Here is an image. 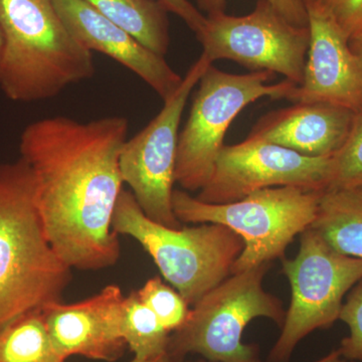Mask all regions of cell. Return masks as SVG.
Returning a JSON list of instances; mask_svg holds the SVG:
<instances>
[{
  "label": "cell",
  "instance_id": "obj_25",
  "mask_svg": "<svg viewBox=\"0 0 362 362\" xmlns=\"http://www.w3.org/2000/svg\"><path fill=\"white\" fill-rule=\"evenodd\" d=\"M162 6L177 16L197 35L206 25V16L202 13L189 0H158Z\"/></svg>",
  "mask_w": 362,
  "mask_h": 362
},
{
  "label": "cell",
  "instance_id": "obj_12",
  "mask_svg": "<svg viewBox=\"0 0 362 362\" xmlns=\"http://www.w3.org/2000/svg\"><path fill=\"white\" fill-rule=\"evenodd\" d=\"M310 42L303 82L287 100L325 103L362 115V68L349 37L329 16L306 1Z\"/></svg>",
  "mask_w": 362,
  "mask_h": 362
},
{
  "label": "cell",
  "instance_id": "obj_22",
  "mask_svg": "<svg viewBox=\"0 0 362 362\" xmlns=\"http://www.w3.org/2000/svg\"><path fill=\"white\" fill-rule=\"evenodd\" d=\"M349 328V335L343 338L339 351L347 361H362V279L346 295L339 319Z\"/></svg>",
  "mask_w": 362,
  "mask_h": 362
},
{
  "label": "cell",
  "instance_id": "obj_19",
  "mask_svg": "<svg viewBox=\"0 0 362 362\" xmlns=\"http://www.w3.org/2000/svg\"><path fill=\"white\" fill-rule=\"evenodd\" d=\"M121 332L126 345L137 358L151 359L168 356L170 333L140 300L137 291L131 292L129 296L124 299Z\"/></svg>",
  "mask_w": 362,
  "mask_h": 362
},
{
  "label": "cell",
  "instance_id": "obj_21",
  "mask_svg": "<svg viewBox=\"0 0 362 362\" xmlns=\"http://www.w3.org/2000/svg\"><path fill=\"white\" fill-rule=\"evenodd\" d=\"M332 158L333 175L327 190L362 187V115L356 116L346 142Z\"/></svg>",
  "mask_w": 362,
  "mask_h": 362
},
{
  "label": "cell",
  "instance_id": "obj_10",
  "mask_svg": "<svg viewBox=\"0 0 362 362\" xmlns=\"http://www.w3.org/2000/svg\"><path fill=\"white\" fill-rule=\"evenodd\" d=\"M213 65L202 54L190 66L177 90L164 101L163 108L146 127L126 140L121 150V175L138 206L150 220L168 228H180L173 206L175 183L178 130L190 93Z\"/></svg>",
  "mask_w": 362,
  "mask_h": 362
},
{
  "label": "cell",
  "instance_id": "obj_3",
  "mask_svg": "<svg viewBox=\"0 0 362 362\" xmlns=\"http://www.w3.org/2000/svg\"><path fill=\"white\" fill-rule=\"evenodd\" d=\"M0 89L16 102L52 99L95 75L93 52L64 25L54 0H0Z\"/></svg>",
  "mask_w": 362,
  "mask_h": 362
},
{
  "label": "cell",
  "instance_id": "obj_2",
  "mask_svg": "<svg viewBox=\"0 0 362 362\" xmlns=\"http://www.w3.org/2000/svg\"><path fill=\"white\" fill-rule=\"evenodd\" d=\"M71 281L37 211L32 169L21 157L0 164V330L62 302Z\"/></svg>",
  "mask_w": 362,
  "mask_h": 362
},
{
  "label": "cell",
  "instance_id": "obj_8",
  "mask_svg": "<svg viewBox=\"0 0 362 362\" xmlns=\"http://www.w3.org/2000/svg\"><path fill=\"white\" fill-rule=\"evenodd\" d=\"M291 287V302L270 361H289L295 347L317 329L339 319L343 299L362 279V259L337 252L314 228L300 235L294 259H281Z\"/></svg>",
  "mask_w": 362,
  "mask_h": 362
},
{
  "label": "cell",
  "instance_id": "obj_15",
  "mask_svg": "<svg viewBox=\"0 0 362 362\" xmlns=\"http://www.w3.org/2000/svg\"><path fill=\"white\" fill-rule=\"evenodd\" d=\"M356 114L325 103H294L262 117L247 137L313 158L333 157L351 132Z\"/></svg>",
  "mask_w": 362,
  "mask_h": 362
},
{
  "label": "cell",
  "instance_id": "obj_13",
  "mask_svg": "<svg viewBox=\"0 0 362 362\" xmlns=\"http://www.w3.org/2000/svg\"><path fill=\"white\" fill-rule=\"evenodd\" d=\"M125 296L119 286L108 285L94 296L77 302L49 305L42 310L54 347L64 358L83 356L113 362L123 356L121 332Z\"/></svg>",
  "mask_w": 362,
  "mask_h": 362
},
{
  "label": "cell",
  "instance_id": "obj_4",
  "mask_svg": "<svg viewBox=\"0 0 362 362\" xmlns=\"http://www.w3.org/2000/svg\"><path fill=\"white\" fill-rule=\"evenodd\" d=\"M112 230L141 245L162 277L194 305L232 275L244 240L218 223L168 228L150 220L132 192L123 189L112 218Z\"/></svg>",
  "mask_w": 362,
  "mask_h": 362
},
{
  "label": "cell",
  "instance_id": "obj_5",
  "mask_svg": "<svg viewBox=\"0 0 362 362\" xmlns=\"http://www.w3.org/2000/svg\"><path fill=\"white\" fill-rule=\"evenodd\" d=\"M324 192L297 187L265 188L230 204H206L185 190H173V211L181 223H218L244 240L233 264L240 273L283 259L298 235L313 225Z\"/></svg>",
  "mask_w": 362,
  "mask_h": 362
},
{
  "label": "cell",
  "instance_id": "obj_30",
  "mask_svg": "<svg viewBox=\"0 0 362 362\" xmlns=\"http://www.w3.org/2000/svg\"><path fill=\"white\" fill-rule=\"evenodd\" d=\"M173 362H185V361H173ZM187 362H211V361H187Z\"/></svg>",
  "mask_w": 362,
  "mask_h": 362
},
{
  "label": "cell",
  "instance_id": "obj_29",
  "mask_svg": "<svg viewBox=\"0 0 362 362\" xmlns=\"http://www.w3.org/2000/svg\"><path fill=\"white\" fill-rule=\"evenodd\" d=\"M2 47H4V37H2L1 30H0V56H1Z\"/></svg>",
  "mask_w": 362,
  "mask_h": 362
},
{
  "label": "cell",
  "instance_id": "obj_6",
  "mask_svg": "<svg viewBox=\"0 0 362 362\" xmlns=\"http://www.w3.org/2000/svg\"><path fill=\"white\" fill-rule=\"evenodd\" d=\"M270 265L232 274L197 301L187 322L169 337V362L189 354L211 362L259 361L258 346L243 342L245 328L256 318L282 327L286 315L282 302L264 290Z\"/></svg>",
  "mask_w": 362,
  "mask_h": 362
},
{
  "label": "cell",
  "instance_id": "obj_27",
  "mask_svg": "<svg viewBox=\"0 0 362 362\" xmlns=\"http://www.w3.org/2000/svg\"><path fill=\"white\" fill-rule=\"evenodd\" d=\"M257 362H262V361H257ZM315 362H357V361H347V359H345L344 357H342L341 354H340L339 349L333 350V351H331L329 354H327L325 357H323V358L319 359V361H317Z\"/></svg>",
  "mask_w": 362,
  "mask_h": 362
},
{
  "label": "cell",
  "instance_id": "obj_9",
  "mask_svg": "<svg viewBox=\"0 0 362 362\" xmlns=\"http://www.w3.org/2000/svg\"><path fill=\"white\" fill-rule=\"evenodd\" d=\"M197 40L202 54L214 63L230 59L251 71L284 76L297 86L303 82L310 42L309 26L294 25L269 0H259L246 16L209 14Z\"/></svg>",
  "mask_w": 362,
  "mask_h": 362
},
{
  "label": "cell",
  "instance_id": "obj_16",
  "mask_svg": "<svg viewBox=\"0 0 362 362\" xmlns=\"http://www.w3.org/2000/svg\"><path fill=\"white\" fill-rule=\"evenodd\" d=\"M311 228L337 252L362 259V187L324 192Z\"/></svg>",
  "mask_w": 362,
  "mask_h": 362
},
{
  "label": "cell",
  "instance_id": "obj_18",
  "mask_svg": "<svg viewBox=\"0 0 362 362\" xmlns=\"http://www.w3.org/2000/svg\"><path fill=\"white\" fill-rule=\"evenodd\" d=\"M54 347L42 311L32 312L0 330V362H66Z\"/></svg>",
  "mask_w": 362,
  "mask_h": 362
},
{
  "label": "cell",
  "instance_id": "obj_14",
  "mask_svg": "<svg viewBox=\"0 0 362 362\" xmlns=\"http://www.w3.org/2000/svg\"><path fill=\"white\" fill-rule=\"evenodd\" d=\"M64 25L86 49L101 52L129 69L143 82L168 100L177 90L182 77L165 61L127 30L112 23L85 0H54Z\"/></svg>",
  "mask_w": 362,
  "mask_h": 362
},
{
  "label": "cell",
  "instance_id": "obj_1",
  "mask_svg": "<svg viewBox=\"0 0 362 362\" xmlns=\"http://www.w3.org/2000/svg\"><path fill=\"white\" fill-rule=\"evenodd\" d=\"M128 132L122 116L87 123L56 116L21 133V157L32 169L45 233L71 270H103L120 259L112 218L123 190L119 159Z\"/></svg>",
  "mask_w": 362,
  "mask_h": 362
},
{
  "label": "cell",
  "instance_id": "obj_11",
  "mask_svg": "<svg viewBox=\"0 0 362 362\" xmlns=\"http://www.w3.org/2000/svg\"><path fill=\"white\" fill-rule=\"evenodd\" d=\"M333 175V158H313L293 150L247 137L221 148L211 177L197 199L230 204L265 188L297 187L326 192Z\"/></svg>",
  "mask_w": 362,
  "mask_h": 362
},
{
  "label": "cell",
  "instance_id": "obj_23",
  "mask_svg": "<svg viewBox=\"0 0 362 362\" xmlns=\"http://www.w3.org/2000/svg\"><path fill=\"white\" fill-rule=\"evenodd\" d=\"M320 8L349 37L362 30V0H305Z\"/></svg>",
  "mask_w": 362,
  "mask_h": 362
},
{
  "label": "cell",
  "instance_id": "obj_28",
  "mask_svg": "<svg viewBox=\"0 0 362 362\" xmlns=\"http://www.w3.org/2000/svg\"><path fill=\"white\" fill-rule=\"evenodd\" d=\"M130 362H169L168 356L156 357V358L151 359H141L137 357H133L132 361Z\"/></svg>",
  "mask_w": 362,
  "mask_h": 362
},
{
  "label": "cell",
  "instance_id": "obj_7",
  "mask_svg": "<svg viewBox=\"0 0 362 362\" xmlns=\"http://www.w3.org/2000/svg\"><path fill=\"white\" fill-rule=\"evenodd\" d=\"M275 75L267 71L235 75L209 66L178 135L175 182L183 189L197 192L206 185L228 127L247 105L264 97L288 99L297 85L286 78L270 84Z\"/></svg>",
  "mask_w": 362,
  "mask_h": 362
},
{
  "label": "cell",
  "instance_id": "obj_26",
  "mask_svg": "<svg viewBox=\"0 0 362 362\" xmlns=\"http://www.w3.org/2000/svg\"><path fill=\"white\" fill-rule=\"evenodd\" d=\"M350 47L352 52L358 59L359 63L362 68V30L356 33V35H351L349 39Z\"/></svg>",
  "mask_w": 362,
  "mask_h": 362
},
{
  "label": "cell",
  "instance_id": "obj_17",
  "mask_svg": "<svg viewBox=\"0 0 362 362\" xmlns=\"http://www.w3.org/2000/svg\"><path fill=\"white\" fill-rule=\"evenodd\" d=\"M98 13L127 30L156 54L170 45L168 11L158 0H85Z\"/></svg>",
  "mask_w": 362,
  "mask_h": 362
},
{
  "label": "cell",
  "instance_id": "obj_24",
  "mask_svg": "<svg viewBox=\"0 0 362 362\" xmlns=\"http://www.w3.org/2000/svg\"><path fill=\"white\" fill-rule=\"evenodd\" d=\"M276 9L294 25L308 26V13L305 0H269ZM199 11L206 16L226 13V0H197Z\"/></svg>",
  "mask_w": 362,
  "mask_h": 362
},
{
  "label": "cell",
  "instance_id": "obj_20",
  "mask_svg": "<svg viewBox=\"0 0 362 362\" xmlns=\"http://www.w3.org/2000/svg\"><path fill=\"white\" fill-rule=\"evenodd\" d=\"M140 300L156 314L169 333L182 327L189 316V304L177 290L159 277L149 279L137 291Z\"/></svg>",
  "mask_w": 362,
  "mask_h": 362
}]
</instances>
